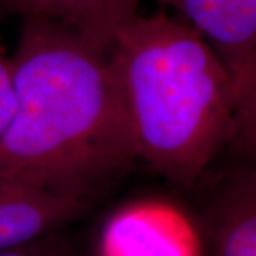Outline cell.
<instances>
[{"label": "cell", "mask_w": 256, "mask_h": 256, "mask_svg": "<svg viewBox=\"0 0 256 256\" xmlns=\"http://www.w3.org/2000/svg\"><path fill=\"white\" fill-rule=\"evenodd\" d=\"M10 63L16 107L0 134V185L92 204L137 161L110 52L23 16Z\"/></svg>", "instance_id": "obj_1"}, {"label": "cell", "mask_w": 256, "mask_h": 256, "mask_svg": "<svg viewBox=\"0 0 256 256\" xmlns=\"http://www.w3.org/2000/svg\"><path fill=\"white\" fill-rule=\"evenodd\" d=\"M137 160L194 190L228 144L236 92L216 52L180 18L138 16L110 50Z\"/></svg>", "instance_id": "obj_2"}, {"label": "cell", "mask_w": 256, "mask_h": 256, "mask_svg": "<svg viewBox=\"0 0 256 256\" xmlns=\"http://www.w3.org/2000/svg\"><path fill=\"white\" fill-rule=\"evenodd\" d=\"M194 191L202 256H256V165L220 154Z\"/></svg>", "instance_id": "obj_3"}, {"label": "cell", "mask_w": 256, "mask_h": 256, "mask_svg": "<svg viewBox=\"0 0 256 256\" xmlns=\"http://www.w3.org/2000/svg\"><path fill=\"white\" fill-rule=\"evenodd\" d=\"M97 256H202V250L192 220L166 208L138 205L107 222Z\"/></svg>", "instance_id": "obj_4"}, {"label": "cell", "mask_w": 256, "mask_h": 256, "mask_svg": "<svg viewBox=\"0 0 256 256\" xmlns=\"http://www.w3.org/2000/svg\"><path fill=\"white\" fill-rule=\"evenodd\" d=\"M180 13L220 60L236 84L256 58V0H158Z\"/></svg>", "instance_id": "obj_5"}, {"label": "cell", "mask_w": 256, "mask_h": 256, "mask_svg": "<svg viewBox=\"0 0 256 256\" xmlns=\"http://www.w3.org/2000/svg\"><path fill=\"white\" fill-rule=\"evenodd\" d=\"M92 202L52 192L6 186L0 196V250L47 236L82 216Z\"/></svg>", "instance_id": "obj_6"}, {"label": "cell", "mask_w": 256, "mask_h": 256, "mask_svg": "<svg viewBox=\"0 0 256 256\" xmlns=\"http://www.w3.org/2000/svg\"><path fill=\"white\" fill-rule=\"evenodd\" d=\"M141 0H9L22 16H40L73 28L104 52H110L122 28L140 16Z\"/></svg>", "instance_id": "obj_7"}, {"label": "cell", "mask_w": 256, "mask_h": 256, "mask_svg": "<svg viewBox=\"0 0 256 256\" xmlns=\"http://www.w3.org/2000/svg\"><path fill=\"white\" fill-rule=\"evenodd\" d=\"M236 101L224 156L256 165V58L235 84Z\"/></svg>", "instance_id": "obj_8"}, {"label": "cell", "mask_w": 256, "mask_h": 256, "mask_svg": "<svg viewBox=\"0 0 256 256\" xmlns=\"http://www.w3.org/2000/svg\"><path fill=\"white\" fill-rule=\"evenodd\" d=\"M0 256H77V252L64 230H58L28 245L0 250Z\"/></svg>", "instance_id": "obj_9"}, {"label": "cell", "mask_w": 256, "mask_h": 256, "mask_svg": "<svg viewBox=\"0 0 256 256\" xmlns=\"http://www.w3.org/2000/svg\"><path fill=\"white\" fill-rule=\"evenodd\" d=\"M16 107V94L10 58L0 46V134L8 127Z\"/></svg>", "instance_id": "obj_10"}, {"label": "cell", "mask_w": 256, "mask_h": 256, "mask_svg": "<svg viewBox=\"0 0 256 256\" xmlns=\"http://www.w3.org/2000/svg\"><path fill=\"white\" fill-rule=\"evenodd\" d=\"M77 256H78V255H77Z\"/></svg>", "instance_id": "obj_11"}]
</instances>
